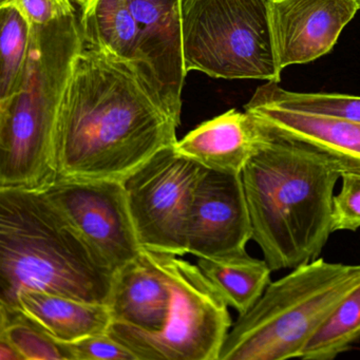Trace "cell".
Wrapping results in <instances>:
<instances>
[{
	"mask_svg": "<svg viewBox=\"0 0 360 360\" xmlns=\"http://www.w3.org/2000/svg\"><path fill=\"white\" fill-rule=\"evenodd\" d=\"M18 0H0V7L4 6L16 5Z\"/></svg>",
	"mask_w": 360,
	"mask_h": 360,
	"instance_id": "cell-27",
	"label": "cell"
},
{
	"mask_svg": "<svg viewBox=\"0 0 360 360\" xmlns=\"http://www.w3.org/2000/svg\"><path fill=\"white\" fill-rule=\"evenodd\" d=\"M83 12L33 25L20 87L0 102V188L44 191L58 179L56 125L75 60L86 44Z\"/></svg>",
	"mask_w": 360,
	"mask_h": 360,
	"instance_id": "cell-4",
	"label": "cell"
},
{
	"mask_svg": "<svg viewBox=\"0 0 360 360\" xmlns=\"http://www.w3.org/2000/svg\"><path fill=\"white\" fill-rule=\"evenodd\" d=\"M172 307L161 330L145 333L112 322L108 334L138 360H219L233 322L229 305L198 265L165 254Z\"/></svg>",
	"mask_w": 360,
	"mask_h": 360,
	"instance_id": "cell-7",
	"label": "cell"
},
{
	"mask_svg": "<svg viewBox=\"0 0 360 360\" xmlns=\"http://www.w3.org/2000/svg\"><path fill=\"white\" fill-rule=\"evenodd\" d=\"M0 337L9 340L25 360H73L68 343L54 339L20 307L0 305Z\"/></svg>",
	"mask_w": 360,
	"mask_h": 360,
	"instance_id": "cell-22",
	"label": "cell"
},
{
	"mask_svg": "<svg viewBox=\"0 0 360 360\" xmlns=\"http://www.w3.org/2000/svg\"><path fill=\"white\" fill-rule=\"evenodd\" d=\"M183 0H127L138 25L147 83L181 121L187 71L183 51Z\"/></svg>",
	"mask_w": 360,
	"mask_h": 360,
	"instance_id": "cell-12",
	"label": "cell"
},
{
	"mask_svg": "<svg viewBox=\"0 0 360 360\" xmlns=\"http://www.w3.org/2000/svg\"><path fill=\"white\" fill-rule=\"evenodd\" d=\"M172 285L165 254H142L115 273L109 307L112 322L145 333L162 330L172 307Z\"/></svg>",
	"mask_w": 360,
	"mask_h": 360,
	"instance_id": "cell-13",
	"label": "cell"
},
{
	"mask_svg": "<svg viewBox=\"0 0 360 360\" xmlns=\"http://www.w3.org/2000/svg\"><path fill=\"white\" fill-rule=\"evenodd\" d=\"M180 123L134 67L85 44L58 113L56 180L123 182L178 142Z\"/></svg>",
	"mask_w": 360,
	"mask_h": 360,
	"instance_id": "cell-1",
	"label": "cell"
},
{
	"mask_svg": "<svg viewBox=\"0 0 360 360\" xmlns=\"http://www.w3.org/2000/svg\"><path fill=\"white\" fill-rule=\"evenodd\" d=\"M248 103L276 107L284 110L360 122V96L288 91L274 82H267L265 85L259 87Z\"/></svg>",
	"mask_w": 360,
	"mask_h": 360,
	"instance_id": "cell-21",
	"label": "cell"
},
{
	"mask_svg": "<svg viewBox=\"0 0 360 360\" xmlns=\"http://www.w3.org/2000/svg\"><path fill=\"white\" fill-rule=\"evenodd\" d=\"M360 338V284L320 324L301 349L302 360H333Z\"/></svg>",
	"mask_w": 360,
	"mask_h": 360,
	"instance_id": "cell-20",
	"label": "cell"
},
{
	"mask_svg": "<svg viewBox=\"0 0 360 360\" xmlns=\"http://www.w3.org/2000/svg\"><path fill=\"white\" fill-rule=\"evenodd\" d=\"M87 0H18L16 6L33 25H47L85 8Z\"/></svg>",
	"mask_w": 360,
	"mask_h": 360,
	"instance_id": "cell-25",
	"label": "cell"
},
{
	"mask_svg": "<svg viewBox=\"0 0 360 360\" xmlns=\"http://www.w3.org/2000/svg\"><path fill=\"white\" fill-rule=\"evenodd\" d=\"M174 146L153 155L123 185L143 248L183 256L188 254L189 216L205 168Z\"/></svg>",
	"mask_w": 360,
	"mask_h": 360,
	"instance_id": "cell-8",
	"label": "cell"
},
{
	"mask_svg": "<svg viewBox=\"0 0 360 360\" xmlns=\"http://www.w3.org/2000/svg\"><path fill=\"white\" fill-rule=\"evenodd\" d=\"M357 3L359 4V7H360V0H357Z\"/></svg>",
	"mask_w": 360,
	"mask_h": 360,
	"instance_id": "cell-28",
	"label": "cell"
},
{
	"mask_svg": "<svg viewBox=\"0 0 360 360\" xmlns=\"http://www.w3.org/2000/svg\"><path fill=\"white\" fill-rule=\"evenodd\" d=\"M83 30L87 45L127 63L148 85L138 25L127 0H87Z\"/></svg>",
	"mask_w": 360,
	"mask_h": 360,
	"instance_id": "cell-17",
	"label": "cell"
},
{
	"mask_svg": "<svg viewBox=\"0 0 360 360\" xmlns=\"http://www.w3.org/2000/svg\"><path fill=\"white\" fill-rule=\"evenodd\" d=\"M0 360H25L18 349L4 337H0Z\"/></svg>",
	"mask_w": 360,
	"mask_h": 360,
	"instance_id": "cell-26",
	"label": "cell"
},
{
	"mask_svg": "<svg viewBox=\"0 0 360 360\" xmlns=\"http://www.w3.org/2000/svg\"><path fill=\"white\" fill-rule=\"evenodd\" d=\"M252 238L241 174L205 168L193 195L187 252L198 258L241 254Z\"/></svg>",
	"mask_w": 360,
	"mask_h": 360,
	"instance_id": "cell-10",
	"label": "cell"
},
{
	"mask_svg": "<svg viewBox=\"0 0 360 360\" xmlns=\"http://www.w3.org/2000/svg\"><path fill=\"white\" fill-rule=\"evenodd\" d=\"M33 24L16 5L0 7V102L22 84L32 39Z\"/></svg>",
	"mask_w": 360,
	"mask_h": 360,
	"instance_id": "cell-19",
	"label": "cell"
},
{
	"mask_svg": "<svg viewBox=\"0 0 360 360\" xmlns=\"http://www.w3.org/2000/svg\"><path fill=\"white\" fill-rule=\"evenodd\" d=\"M198 266L218 290L229 307L240 315L248 313L271 283L273 269L265 260L248 252L199 258Z\"/></svg>",
	"mask_w": 360,
	"mask_h": 360,
	"instance_id": "cell-18",
	"label": "cell"
},
{
	"mask_svg": "<svg viewBox=\"0 0 360 360\" xmlns=\"http://www.w3.org/2000/svg\"><path fill=\"white\" fill-rule=\"evenodd\" d=\"M342 186L334 197L333 233L360 229V174L345 172Z\"/></svg>",
	"mask_w": 360,
	"mask_h": 360,
	"instance_id": "cell-23",
	"label": "cell"
},
{
	"mask_svg": "<svg viewBox=\"0 0 360 360\" xmlns=\"http://www.w3.org/2000/svg\"><path fill=\"white\" fill-rule=\"evenodd\" d=\"M271 0H183L185 68L214 79L279 83Z\"/></svg>",
	"mask_w": 360,
	"mask_h": 360,
	"instance_id": "cell-6",
	"label": "cell"
},
{
	"mask_svg": "<svg viewBox=\"0 0 360 360\" xmlns=\"http://www.w3.org/2000/svg\"><path fill=\"white\" fill-rule=\"evenodd\" d=\"M360 10L357 0H271V24L281 70L328 54Z\"/></svg>",
	"mask_w": 360,
	"mask_h": 360,
	"instance_id": "cell-11",
	"label": "cell"
},
{
	"mask_svg": "<svg viewBox=\"0 0 360 360\" xmlns=\"http://www.w3.org/2000/svg\"><path fill=\"white\" fill-rule=\"evenodd\" d=\"M68 345L73 360H138L130 349L108 333L88 336Z\"/></svg>",
	"mask_w": 360,
	"mask_h": 360,
	"instance_id": "cell-24",
	"label": "cell"
},
{
	"mask_svg": "<svg viewBox=\"0 0 360 360\" xmlns=\"http://www.w3.org/2000/svg\"><path fill=\"white\" fill-rule=\"evenodd\" d=\"M244 110L271 131L321 151L335 161L342 174H360V122L250 103Z\"/></svg>",
	"mask_w": 360,
	"mask_h": 360,
	"instance_id": "cell-14",
	"label": "cell"
},
{
	"mask_svg": "<svg viewBox=\"0 0 360 360\" xmlns=\"http://www.w3.org/2000/svg\"><path fill=\"white\" fill-rule=\"evenodd\" d=\"M115 276L44 191L0 188V305L25 290L109 304Z\"/></svg>",
	"mask_w": 360,
	"mask_h": 360,
	"instance_id": "cell-3",
	"label": "cell"
},
{
	"mask_svg": "<svg viewBox=\"0 0 360 360\" xmlns=\"http://www.w3.org/2000/svg\"><path fill=\"white\" fill-rule=\"evenodd\" d=\"M44 193L115 274L142 254L122 181L58 179Z\"/></svg>",
	"mask_w": 360,
	"mask_h": 360,
	"instance_id": "cell-9",
	"label": "cell"
},
{
	"mask_svg": "<svg viewBox=\"0 0 360 360\" xmlns=\"http://www.w3.org/2000/svg\"><path fill=\"white\" fill-rule=\"evenodd\" d=\"M261 134L262 129L252 115L231 109L191 130L174 147L206 169L241 174Z\"/></svg>",
	"mask_w": 360,
	"mask_h": 360,
	"instance_id": "cell-15",
	"label": "cell"
},
{
	"mask_svg": "<svg viewBox=\"0 0 360 360\" xmlns=\"http://www.w3.org/2000/svg\"><path fill=\"white\" fill-rule=\"evenodd\" d=\"M259 125L260 141L241 172L252 240L273 271L296 269L318 259L333 233L342 172L321 151Z\"/></svg>",
	"mask_w": 360,
	"mask_h": 360,
	"instance_id": "cell-2",
	"label": "cell"
},
{
	"mask_svg": "<svg viewBox=\"0 0 360 360\" xmlns=\"http://www.w3.org/2000/svg\"><path fill=\"white\" fill-rule=\"evenodd\" d=\"M18 305L54 339L64 343L108 333L112 323L108 304L41 290H22L18 294Z\"/></svg>",
	"mask_w": 360,
	"mask_h": 360,
	"instance_id": "cell-16",
	"label": "cell"
},
{
	"mask_svg": "<svg viewBox=\"0 0 360 360\" xmlns=\"http://www.w3.org/2000/svg\"><path fill=\"white\" fill-rule=\"evenodd\" d=\"M360 284V265L316 259L271 282L233 323L219 360H288Z\"/></svg>",
	"mask_w": 360,
	"mask_h": 360,
	"instance_id": "cell-5",
	"label": "cell"
}]
</instances>
